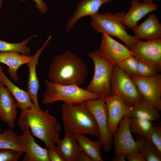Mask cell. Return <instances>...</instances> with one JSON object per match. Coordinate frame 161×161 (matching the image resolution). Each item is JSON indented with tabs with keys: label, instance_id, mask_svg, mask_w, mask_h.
Returning a JSON list of instances; mask_svg holds the SVG:
<instances>
[{
	"label": "cell",
	"instance_id": "6da1fadb",
	"mask_svg": "<svg viewBox=\"0 0 161 161\" xmlns=\"http://www.w3.org/2000/svg\"><path fill=\"white\" fill-rule=\"evenodd\" d=\"M88 72L82 58L66 50L54 57L49 65L48 77L53 83L80 86L84 83Z\"/></svg>",
	"mask_w": 161,
	"mask_h": 161
},
{
	"label": "cell",
	"instance_id": "7a4b0ae2",
	"mask_svg": "<svg viewBox=\"0 0 161 161\" xmlns=\"http://www.w3.org/2000/svg\"><path fill=\"white\" fill-rule=\"evenodd\" d=\"M49 107L45 111L35 108L25 112L21 110L18 124L23 131L28 126L33 135L44 142L48 148L60 139L61 127L57 118L50 114Z\"/></svg>",
	"mask_w": 161,
	"mask_h": 161
},
{
	"label": "cell",
	"instance_id": "3957f363",
	"mask_svg": "<svg viewBox=\"0 0 161 161\" xmlns=\"http://www.w3.org/2000/svg\"><path fill=\"white\" fill-rule=\"evenodd\" d=\"M61 110L65 131L73 134H88L99 138L98 127L93 115L84 103H64Z\"/></svg>",
	"mask_w": 161,
	"mask_h": 161
},
{
	"label": "cell",
	"instance_id": "277c9868",
	"mask_svg": "<svg viewBox=\"0 0 161 161\" xmlns=\"http://www.w3.org/2000/svg\"><path fill=\"white\" fill-rule=\"evenodd\" d=\"M125 13L124 12L98 13L91 17V26L97 32L117 38L130 49L137 39L128 33L123 24Z\"/></svg>",
	"mask_w": 161,
	"mask_h": 161
},
{
	"label": "cell",
	"instance_id": "5b68a950",
	"mask_svg": "<svg viewBox=\"0 0 161 161\" xmlns=\"http://www.w3.org/2000/svg\"><path fill=\"white\" fill-rule=\"evenodd\" d=\"M44 81L46 88L42 100L44 104H51L59 101L67 103H82L101 97L77 86L54 83L46 78Z\"/></svg>",
	"mask_w": 161,
	"mask_h": 161
},
{
	"label": "cell",
	"instance_id": "8992f818",
	"mask_svg": "<svg viewBox=\"0 0 161 161\" xmlns=\"http://www.w3.org/2000/svg\"><path fill=\"white\" fill-rule=\"evenodd\" d=\"M88 56L94 65L93 77L86 89L106 97L111 95V82L114 67L112 63L100 49L89 53Z\"/></svg>",
	"mask_w": 161,
	"mask_h": 161
},
{
	"label": "cell",
	"instance_id": "52a82bcc",
	"mask_svg": "<svg viewBox=\"0 0 161 161\" xmlns=\"http://www.w3.org/2000/svg\"><path fill=\"white\" fill-rule=\"evenodd\" d=\"M111 89V95L117 96L130 106L143 99L131 76L116 65L113 71Z\"/></svg>",
	"mask_w": 161,
	"mask_h": 161
},
{
	"label": "cell",
	"instance_id": "ba28073f",
	"mask_svg": "<svg viewBox=\"0 0 161 161\" xmlns=\"http://www.w3.org/2000/svg\"><path fill=\"white\" fill-rule=\"evenodd\" d=\"M84 103L93 115L97 124L100 133L99 140L104 151H110L112 139L108 129L107 109L104 97H101L98 99L87 100Z\"/></svg>",
	"mask_w": 161,
	"mask_h": 161
},
{
	"label": "cell",
	"instance_id": "9c48e42d",
	"mask_svg": "<svg viewBox=\"0 0 161 161\" xmlns=\"http://www.w3.org/2000/svg\"><path fill=\"white\" fill-rule=\"evenodd\" d=\"M132 56L161 71V38L143 41L137 39L130 49Z\"/></svg>",
	"mask_w": 161,
	"mask_h": 161
},
{
	"label": "cell",
	"instance_id": "30bf717a",
	"mask_svg": "<svg viewBox=\"0 0 161 161\" xmlns=\"http://www.w3.org/2000/svg\"><path fill=\"white\" fill-rule=\"evenodd\" d=\"M143 98L161 110V75L148 77L130 76Z\"/></svg>",
	"mask_w": 161,
	"mask_h": 161
},
{
	"label": "cell",
	"instance_id": "8fae6325",
	"mask_svg": "<svg viewBox=\"0 0 161 161\" xmlns=\"http://www.w3.org/2000/svg\"><path fill=\"white\" fill-rule=\"evenodd\" d=\"M104 100L107 109L109 132L112 139L122 118L125 116L130 117L132 106L127 105L122 99L115 95L104 97Z\"/></svg>",
	"mask_w": 161,
	"mask_h": 161
},
{
	"label": "cell",
	"instance_id": "7c38bea8",
	"mask_svg": "<svg viewBox=\"0 0 161 161\" xmlns=\"http://www.w3.org/2000/svg\"><path fill=\"white\" fill-rule=\"evenodd\" d=\"M130 118L128 116L122 118L114 135L115 156L139 150L137 142L133 137L130 129Z\"/></svg>",
	"mask_w": 161,
	"mask_h": 161
},
{
	"label": "cell",
	"instance_id": "4fadbf2b",
	"mask_svg": "<svg viewBox=\"0 0 161 161\" xmlns=\"http://www.w3.org/2000/svg\"><path fill=\"white\" fill-rule=\"evenodd\" d=\"M21 135H18L20 146L26 152L22 161H50L48 150L39 145L31 133L29 127L26 126Z\"/></svg>",
	"mask_w": 161,
	"mask_h": 161
},
{
	"label": "cell",
	"instance_id": "5bb4252c",
	"mask_svg": "<svg viewBox=\"0 0 161 161\" xmlns=\"http://www.w3.org/2000/svg\"><path fill=\"white\" fill-rule=\"evenodd\" d=\"M0 82V119L13 129L16 125L17 115V104L11 93Z\"/></svg>",
	"mask_w": 161,
	"mask_h": 161
},
{
	"label": "cell",
	"instance_id": "9a60e30c",
	"mask_svg": "<svg viewBox=\"0 0 161 161\" xmlns=\"http://www.w3.org/2000/svg\"><path fill=\"white\" fill-rule=\"evenodd\" d=\"M100 49L115 65L132 55L130 49L106 34H102Z\"/></svg>",
	"mask_w": 161,
	"mask_h": 161
},
{
	"label": "cell",
	"instance_id": "2e32d148",
	"mask_svg": "<svg viewBox=\"0 0 161 161\" xmlns=\"http://www.w3.org/2000/svg\"><path fill=\"white\" fill-rule=\"evenodd\" d=\"M51 38L52 36L49 35L43 45L32 56L31 59L25 64L28 67L29 71L27 92L35 107L38 110L41 109L38 100V94L40 85L36 72V66L40 55Z\"/></svg>",
	"mask_w": 161,
	"mask_h": 161
},
{
	"label": "cell",
	"instance_id": "e0dca14e",
	"mask_svg": "<svg viewBox=\"0 0 161 161\" xmlns=\"http://www.w3.org/2000/svg\"><path fill=\"white\" fill-rule=\"evenodd\" d=\"M112 0H83L78 1L73 15L70 17L67 23L66 31L69 32L78 21L82 17L94 16L103 4L110 2Z\"/></svg>",
	"mask_w": 161,
	"mask_h": 161
},
{
	"label": "cell",
	"instance_id": "ac0fdd59",
	"mask_svg": "<svg viewBox=\"0 0 161 161\" xmlns=\"http://www.w3.org/2000/svg\"><path fill=\"white\" fill-rule=\"evenodd\" d=\"M131 29L134 36L138 40L161 38V24L154 13H151L144 21Z\"/></svg>",
	"mask_w": 161,
	"mask_h": 161
},
{
	"label": "cell",
	"instance_id": "d6986e66",
	"mask_svg": "<svg viewBox=\"0 0 161 161\" xmlns=\"http://www.w3.org/2000/svg\"><path fill=\"white\" fill-rule=\"evenodd\" d=\"M130 5L128 11L125 13L123 21L127 28L131 29L146 15L158 10L156 4L140 2V0H131Z\"/></svg>",
	"mask_w": 161,
	"mask_h": 161
},
{
	"label": "cell",
	"instance_id": "ffe728a7",
	"mask_svg": "<svg viewBox=\"0 0 161 161\" xmlns=\"http://www.w3.org/2000/svg\"><path fill=\"white\" fill-rule=\"evenodd\" d=\"M32 56L24 55L15 51H0V63L6 65L9 76L15 83H17L19 78L17 71L19 68L30 61Z\"/></svg>",
	"mask_w": 161,
	"mask_h": 161
},
{
	"label": "cell",
	"instance_id": "44dd1931",
	"mask_svg": "<svg viewBox=\"0 0 161 161\" xmlns=\"http://www.w3.org/2000/svg\"><path fill=\"white\" fill-rule=\"evenodd\" d=\"M0 76L2 82L8 89L16 100L18 108L27 112L36 108L27 92L20 89L10 80L4 74L0 64Z\"/></svg>",
	"mask_w": 161,
	"mask_h": 161
},
{
	"label": "cell",
	"instance_id": "7402d4cb",
	"mask_svg": "<svg viewBox=\"0 0 161 161\" xmlns=\"http://www.w3.org/2000/svg\"><path fill=\"white\" fill-rule=\"evenodd\" d=\"M65 132L63 138L56 143V148L65 161H76L78 155L83 150L73 134L67 131Z\"/></svg>",
	"mask_w": 161,
	"mask_h": 161
},
{
	"label": "cell",
	"instance_id": "603a6c76",
	"mask_svg": "<svg viewBox=\"0 0 161 161\" xmlns=\"http://www.w3.org/2000/svg\"><path fill=\"white\" fill-rule=\"evenodd\" d=\"M160 111L152 103L143 99L132 106L130 117L141 118L152 122L159 119Z\"/></svg>",
	"mask_w": 161,
	"mask_h": 161
},
{
	"label": "cell",
	"instance_id": "cb8c5ba5",
	"mask_svg": "<svg viewBox=\"0 0 161 161\" xmlns=\"http://www.w3.org/2000/svg\"><path fill=\"white\" fill-rule=\"evenodd\" d=\"M74 137L83 151L91 158L92 161H103L101 154L102 148L100 141H93L84 135L73 134Z\"/></svg>",
	"mask_w": 161,
	"mask_h": 161
},
{
	"label": "cell",
	"instance_id": "d4e9b609",
	"mask_svg": "<svg viewBox=\"0 0 161 161\" xmlns=\"http://www.w3.org/2000/svg\"><path fill=\"white\" fill-rule=\"evenodd\" d=\"M139 150L145 161H161V153L155 146L144 138L137 137Z\"/></svg>",
	"mask_w": 161,
	"mask_h": 161
},
{
	"label": "cell",
	"instance_id": "484cf974",
	"mask_svg": "<svg viewBox=\"0 0 161 161\" xmlns=\"http://www.w3.org/2000/svg\"><path fill=\"white\" fill-rule=\"evenodd\" d=\"M17 136L13 129H5L0 133V148H10L24 151L19 145Z\"/></svg>",
	"mask_w": 161,
	"mask_h": 161
},
{
	"label": "cell",
	"instance_id": "4316f807",
	"mask_svg": "<svg viewBox=\"0 0 161 161\" xmlns=\"http://www.w3.org/2000/svg\"><path fill=\"white\" fill-rule=\"evenodd\" d=\"M130 118L129 128L131 133L140 138H145L152 125V122L139 118Z\"/></svg>",
	"mask_w": 161,
	"mask_h": 161
},
{
	"label": "cell",
	"instance_id": "83f0119b",
	"mask_svg": "<svg viewBox=\"0 0 161 161\" xmlns=\"http://www.w3.org/2000/svg\"><path fill=\"white\" fill-rule=\"evenodd\" d=\"M37 35L30 36L18 43H11L0 39V51H15L24 55H29L30 49L27 45L32 38L36 37Z\"/></svg>",
	"mask_w": 161,
	"mask_h": 161
},
{
	"label": "cell",
	"instance_id": "f1b7e54d",
	"mask_svg": "<svg viewBox=\"0 0 161 161\" xmlns=\"http://www.w3.org/2000/svg\"><path fill=\"white\" fill-rule=\"evenodd\" d=\"M138 62V60L131 55L116 65L130 76H138L137 69Z\"/></svg>",
	"mask_w": 161,
	"mask_h": 161
},
{
	"label": "cell",
	"instance_id": "f546056e",
	"mask_svg": "<svg viewBox=\"0 0 161 161\" xmlns=\"http://www.w3.org/2000/svg\"><path fill=\"white\" fill-rule=\"evenodd\" d=\"M145 139L154 145L161 153V126L160 124H153Z\"/></svg>",
	"mask_w": 161,
	"mask_h": 161
},
{
	"label": "cell",
	"instance_id": "4dcf8cb0",
	"mask_svg": "<svg viewBox=\"0 0 161 161\" xmlns=\"http://www.w3.org/2000/svg\"><path fill=\"white\" fill-rule=\"evenodd\" d=\"M24 152L10 148H0V161H17Z\"/></svg>",
	"mask_w": 161,
	"mask_h": 161
},
{
	"label": "cell",
	"instance_id": "1f68e13d",
	"mask_svg": "<svg viewBox=\"0 0 161 161\" xmlns=\"http://www.w3.org/2000/svg\"><path fill=\"white\" fill-rule=\"evenodd\" d=\"M137 73L138 76L148 77L156 75L158 72L150 64L143 61L138 60Z\"/></svg>",
	"mask_w": 161,
	"mask_h": 161
},
{
	"label": "cell",
	"instance_id": "d6a6232c",
	"mask_svg": "<svg viewBox=\"0 0 161 161\" xmlns=\"http://www.w3.org/2000/svg\"><path fill=\"white\" fill-rule=\"evenodd\" d=\"M48 148L50 161H65L58 151L55 145H51Z\"/></svg>",
	"mask_w": 161,
	"mask_h": 161
},
{
	"label": "cell",
	"instance_id": "836d02e7",
	"mask_svg": "<svg viewBox=\"0 0 161 161\" xmlns=\"http://www.w3.org/2000/svg\"><path fill=\"white\" fill-rule=\"evenodd\" d=\"M126 159L129 161H145L144 158L137 150L125 154Z\"/></svg>",
	"mask_w": 161,
	"mask_h": 161
},
{
	"label": "cell",
	"instance_id": "e575fe53",
	"mask_svg": "<svg viewBox=\"0 0 161 161\" xmlns=\"http://www.w3.org/2000/svg\"><path fill=\"white\" fill-rule=\"evenodd\" d=\"M20 0L21 1H24L27 0ZM33 0L35 2V6L41 13L45 14L47 12L48 10L47 5L43 0Z\"/></svg>",
	"mask_w": 161,
	"mask_h": 161
},
{
	"label": "cell",
	"instance_id": "d590c367",
	"mask_svg": "<svg viewBox=\"0 0 161 161\" xmlns=\"http://www.w3.org/2000/svg\"><path fill=\"white\" fill-rule=\"evenodd\" d=\"M76 161H92L90 157L83 151L78 155Z\"/></svg>",
	"mask_w": 161,
	"mask_h": 161
},
{
	"label": "cell",
	"instance_id": "8d00e7d4",
	"mask_svg": "<svg viewBox=\"0 0 161 161\" xmlns=\"http://www.w3.org/2000/svg\"><path fill=\"white\" fill-rule=\"evenodd\" d=\"M126 158L125 154H121L115 156L112 159L113 161H125Z\"/></svg>",
	"mask_w": 161,
	"mask_h": 161
},
{
	"label": "cell",
	"instance_id": "74e56055",
	"mask_svg": "<svg viewBox=\"0 0 161 161\" xmlns=\"http://www.w3.org/2000/svg\"><path fill=\"white\" fill-rule=\"evenodd\" d=\"M153 2V0H142V2L146 4H152Z\"/></svg>",
	"mask_w": 161,
	"mask_h": 161
},
{
	"label": "cell",
	"instance_id": "f35d334b",
	"mask_svg": "<svg viewBox=\"0 0 161 161\" xmlns=\"http://www.w3.org/2000/svg\"><path fill=\"white\" fill-rule=\"evenodd\" d=\"M3 0H0V9L1 7L3 4Z\"/></svg>",
	"mask_w": 161,
	"mask_h": 161
},
{
	"label": "cell",
	"instance_id": "ab89813d",
	"mask_svg": "<svg viewBox=\"0 0 161 161\" xmlns=\"http://www.w3.org/2000/svg\"><path fill=\"white\" fill-rule=\"evenodd\" d=\"M1 82V79L0 76V82Z\"/></svg>",
	"mask_w": 161,
	"mask_h": 161
},
{
	"label": "cell",
	"instance_id": "60d3db41",
	"mask_svg": "<svg viewBox=\"0 0 161 161\" xmlns=\"http://www.w3.org/2000/svg\"><path fill=\"white\" fill-rule=\"evenodd\" d=\"M1 132H2L1 129L0 128V133H1Z\"/></svg>",
	"mask_w": 161,
	"mask_h": 161
}]
</instances>
